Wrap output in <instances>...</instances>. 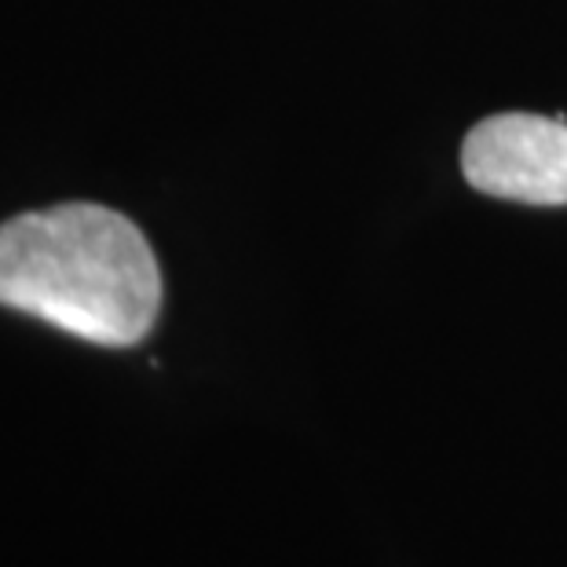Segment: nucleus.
Listing matches in <instances>:
<instances>
[{"label":"nucleus","instance_id":"f257e3e1","mask_svg":"<svg viewBox=\"0 0 567 567\" xmlns=\"http://www.w3.org/2000/svg\"><path fill=\"white\" fill-rule=\"evenodd\" d=\"M0 305L103 348L140 344L162 308V271L140 227L92 202L0 227Z\"/></svg>","mask_w":567,"mask_h":567},{"label":"nucleus","instance_id":"f03ea898","mask_svg":"<svg viewBox=\"0 0 567 567\" xmlns=\"http://www.w3.org/2000/svg\"><path fill=\"white\" fill-rule=\"evenodd\" d=\"M465 179L494 198L527 205L567 202V125L538 114H494L468 132Z\"/></svg>","mask_w":567,"mask_h":567}]
</instances>
